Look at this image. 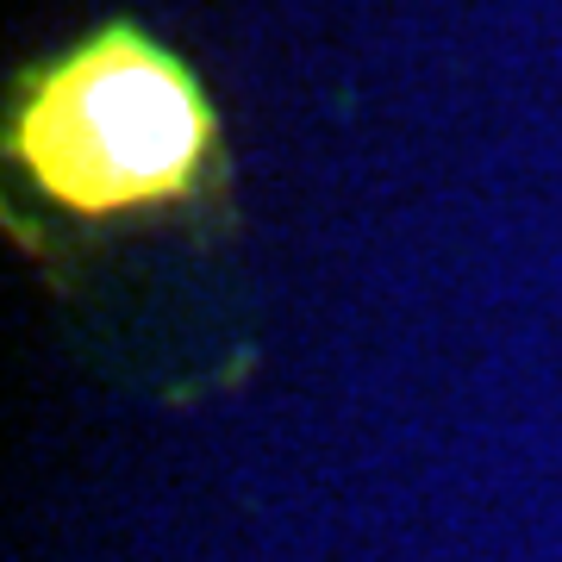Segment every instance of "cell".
<instances>
[{
	"instance_id": "obj_1",
	"label": "cell",
	"mask_w": 562,
	"mask_h": 562,
	"mask_svg": "<svg viewBox=\"0 0 562 562\" xmlns=\"http://www.w3.org/2000/svg\"><path fill=\"white\" fill-rule=\"evenodd\" d=\"M0 157L81 232L225 225L232 150L213 88L138 20H106L13 76Z\"/></svg>"
}]
</instances>
